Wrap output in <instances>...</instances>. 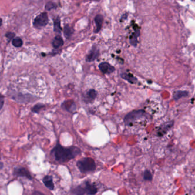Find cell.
<instances>
[{"label":"cell","instance_id":"obj_26","mask_svg":"<svg viewBox=\"0 0 195 195\" xmlns=\"http://www.w3.org/2000/svg\"><path fill=\"white\" fill-rule=\"evenodd\" d=\"M3 166H4L3 163H1V162H0V170H1V169L3 168Z\"/></svg>","mask_w":195,"mask_h":195},{"label":"cell","instance_id":"obj_2","mask_svg":"<svg viewBox=\"0 0 195 195\" xmlns=\"http://www.w3.org/2000/svg\"><path fill=\"white\" fill-rule=\"evenodd\" d=\"M76 166L82 173L93 171L96 168L95 161L91 157L82 159L76 163Z\"/></svg>","mask_w":195,"mask_h":195},{"label":"cell","instance_id":"obj_6","mask_svg":"<svg viewBox=\"0 0 195 195\" xmlns=\"http://www.w3.org/2000/svg\"><path fill=\"white\" fill-rule=\"evenodd\" d=\"M99 69L100 72L104 74H111L115 70L114 67L107 62H102L100 63L99 65Z\"/></svg>","mask_w":195,"mask_h":195},{"label":"cell","instance_id":"obj_20","mask_svg":"<svg viewBox=\"0 0 195 195\" xmlns=\"http://www.w3.org/2000/svg\"><path fill=\"white\" fill-rule=\"evenodd\" d=\"M57 7V6L56 5V4L52 2H49L45 6L46 9L48 10L56 9Z\"/></svg>","mask_w":195,"mask_h":195},{"label":"cell","instance_id":"obj_4","mask_svg":"<svg viewBox=\"0 0 195 195\" xmlns=\"http://www.w3.org/2000/svg\"><path fill=\"white\" fill-rule=\"evenodd\" d=\"M49 22L47 13L44 12L37 15L33 21L34 26L36 28H40L46 26Z\"/></svg>","mask_w":195,"mask_h":195},{"label":"cell","instance_id":"obj_21","mask_svg":"<svg viewBox=\"0 0 195 195\" xmlns=\"http://www.w3.org/2000/svg\"><path fill=\"white\" fill-rule=\"evenodd\" d=\"M144 180L147 181H151L152 179V176L151 172L148 170H146L144 173Z\"/></svg>","mask_w":195,"mask_h":195},{"label":"cell","instance_id":"obj_8","mask_svg":"<svg viewBox=\"0 0 195 195\" xmlns=\"http://www.w3.org/2000/svg\"><path fill=\"white\" fill-rule=\"evenodd\" d=\"M15 174L17 176L21 177H25L29 179H32V177L31 176L29 172L26 168H16L15 170Z\"/></svg>","mask_w":195,"mask_h":195},{"label":"cell","instance_id":"obj_3","mask_svg":"<svg viewBox=\"0 0 195 195\" xmlns=\"http://www.w3.org/2000/svg\"><path fill=\"white\" fill-rule=\"evenodd\" d=\"M144 111L143 110H135L126 115L124 118V123L126 125H131L138 121V120L142 118L144 115Z\"/></svg>","mask_w":195,"mask_h":195},{"label":"cell","instance_id":"obj_7","mask_svg":"<svg viewBox=\"0 0 195 195\" xmlns=\"http://www.w3.org/2000/svg\"><path fill=\"white\" fill-rule=\"evenodd\" d=\"M61 107L63 109L70 113H74L76 111V105L75 102L72 100L65 101L62 105Z\"/></svg>","mask_w":195,"mask_h":195},{"label":"cell","instance_id":"obj_24","mask_svg":"<svg viewBox=\"0 0 195 195\" xmlns=\"http://www.w3.org/2000/svg\"><path fill=\"white\" fill-rule=\"evenodd\" d=\"M6 37L8 38L9 41L12 39L13 38H14L15 37V34L13 33H11V32H9L8 33H6V34L5 35Z\"/></svg>","mask_w":195,"mask_h":195},{"label":"cell","instance_id":"obj_9","mask_svg":"<svg viewBox=\"0 0 195 195\" xmlns=\"http://www.w3.org/2000/svg\"><path fill=\"white\" fill-rule=\"evenodd\" d=\"M84 189L85 190V192L89 195H95L98 192L97 188L89 182H86L85 183V187Z\"/></svg>","mask_w":195,"mask_h":195},{"label":"cell","instance_id":"obj_10","mask_svg":"<svg viewBox=\"0 0 195 195\" xmlns=\"http://www.w3.org/2000/svg\"><path fill=\"white\" fill-rule=\"evenodd\" d=\"M97 95H98V93L95 90L91 89L87 91V92L85 96V100L86 102H92L94 100L96 97L97 96Z\"/></svg>","mask_w":195,"mask_h":195},{"label":"cell","instance_id":"obj_11","mask_svg":"<svg viewBox=\"0 0 195 195\" xmlns=\"http://www.w3.org/2000/svg\"><path fill=\"white\" fill-rule=\"evenodd\" d=\"M43 184L46 186L48 189L50 190H53L54 188V184L52 180V177L51 176H45L43 179Z\"/></svg>","mask_w":195,"mask_h":195},{"label":"cell","instance_id":"obj_18","mask_svg":"<svg viewBox=\"0 0 195 195\" xmlns=\"http://www.w3.org/2000/svg\"><path fill=\"white\" fill-rule=\"evenodd\" d=\"M12 44L13 45L16 47V48H19L21 47L22 44H23V42L22 41V39L19 37H17V38H14L12 40Z\"/></svg>","mask_w":195,"mask_h":195},{"label":"cell","instance_id":"obj_5","mask_svg":"<svg viewBox=\"0 0 195 195\" xmlns=\"http://www.w3.org/2000/svg\"><path fill=\"white\" fill-rule=\"evenodd\" d=\"M99 55V51L98 48L96 46H93L91 49L90 51L89 52L86 58V61L87 62H91L95 61L97 59Z\"/></svg>","mask_w":195,"mask_h":195},{"label":"cell","instance_id":"obj_14","mask_svg":"<svg viewBox=\"0 0 195 195\" xmlns=\"http://www.w3.org/2000/svg\"><path fill=\"white\" fill-rule=\"evenodd\" d=\"M63 43L64 42L61 36L57 35L52 41V46L55 49H58L63 46Z\"/></svg>","mask_w":195,"mask_h":195},{"label":"cell","instance_id":"obj_19","mask_svg":"<svg viewBox=\"0 0 195 195\" xmlns=\"http://www.w3.org/2000/svg\"><path fill=\"white\" fill-rule=\"evenodd\" d=\"M85 193V189L80 186L77 187L73 190V193L74 195H84Z\"/></svg>","mask_w":195,"mask_h":195},{"label":"cell","instance_id":"obj_22","mask_svg":"<svg viewBox=\"0 0 195 195\" xmlns=\"http://www.w3.org/2000/svg\"><path fill=\"white\" fill-rule=\"evenodd\" d=\"M44 107H45V106L42 105V104H37V105H35L34 106L33 108L32 109V110L34 113H39V111L42 109V108H43Z\"/></svg>","mask_w":195,"mask_h":195},{"label":"cell","instance_id":"obj_23","mask_svg":"<svg viewBox=\"0 0 195 195\" xmlns=\"http://www.w3.org/2000/svg\"><path fill=\"white\" fill-rule=\"evenodd\" d=\"M4 100H5L4 96L0 94V110L3 107V106L4 104Z\"/></svg>","mask_w":195,"mask_h":195},{"label":"cell","instance_id":"obj_12","mask_svg":"<svg viewBox=\"0 0 195 195\" xmlns=\"http://www.w3.org/2000/svg\"><path fill=\"white\" fill-rule=\"evenodd\" d=\"M95 22L96 25V29L95 33H98L100 31L103 24V17L100 15H97L95 18Z\"/></svg>","mask_w":195,"mask_h":195},{"label":"cell","instance_id":"obj_1","mask_svg":"<svg viewBox=\"0 0 195 195\" xmlns=\"http://www.w3.org/2000/svg\"><path fill=\"white\" fill-rule=\"evenodd\" d=\"M81 153L79 148L72 146L70 147H64L57 144L52 151V153L55 160L60 163L68 162L76 157Z\"/></svg>","mask_w":195,"mask_h":195},{"label":"cell","instance_id":"obj_13","mask_svg":"<svg viewBox=\"0 0 195 195\" xmlns=\"http://www.w3.org/2000/svg\"><path fill=\"white\" fill-rule=\"evenodd\" d=\"M121 77L124 79V80L128 81L129 83L134 84L136 83L137 82V79L133 76V74H127V73H122L120 75Z\"/></svg>","mask_w":195,"mask_h":195},{"label":"cell","instance_id":"obj_17","mask_svg":"<svg viewBox=\"0 0 195 195\" xmlns=\"http://www.w3.org/2000/svg\"><path fill=\"white\" fill-rule=\"evenodd\" d=\"M139 35V30H138L131 37V38H130V42L131 43V45H133V46H136V44L138 43L137 38H138Z\"/></svg>","mask_w":195,"mask_h":195},{"label":"cell","instance_id":"obj_15","mask_svg":"<svg viewBox=\"0 0 195 195\" xmlns=\"http://www.w3.org/2000/svg\"><path fill=\"white\" fill-rule=\"evenodd\" d=\"M54 30L55 32L58 33H61L62 28L61 27V22L59 18H57L54 21Z\"/></svg>","mask_w":195,"mask_h":195},{"label":"cell","instance_id":"obj_25","mask_svg":"<svg viewBox=\"0 0 195 195\" xmlns=\"http://www.w3.org/2000/svg\"><path fill=\"white\" fill-rule=\"evenodd\" d=\"M32 195H45L42 193L39 192V191H35L33 193Z\"/></svg>","mask_w":195,"mask_h":195},{"label":"cell","instance_id":"obj_16","mask_svg":"<svg viewBox=\"0 0 195 195\" xmlns=\"http://www.w3.org/2000/svg\"><path fill=\"white\" fill-rule=\"evenodd\" d=\"M63 33H64V35H65V37L67 39H69L71 37L72 34L73 33V30L69 26L66 25L65 26Z\"/></svg>","mask_w":195,"mask_h":195}]
</instances>
